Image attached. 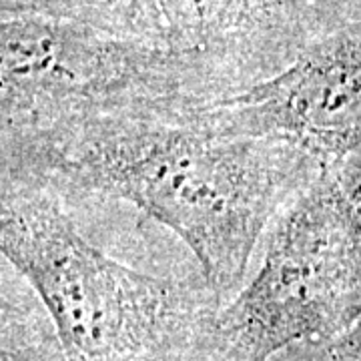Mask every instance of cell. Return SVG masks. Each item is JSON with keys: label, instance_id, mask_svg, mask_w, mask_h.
<instances>
[{"label": "cell", "instance_id": "7", "mask_svg": "<svg viewBox=\"0 0 361 361\" xmlns=\"http://www.w3.org/2000/svg\"><path fill=\"white\" fill-rule=\"evenodd\" d=\"M271 361H361V327L343 331L341 336L319 341L301 343L285 349Z\"/></svg>", "mask_w": 361, "mask_h": 361}, {"label": "cell", "instance_id": "1", "mask_svg": "<svg viewBox=\"0 0 361 361\" xmlns=\"http://www.w3.org/2000/svg\"><path fill=\"white\" fill-rule=\"evenodd\" d=\"M327 167L285 137L219 129L199 106L85 130L2 167V179L101 193L141 209L193 251L223 307L243 289L273 221Z\"/></svg>", "mask_w": 361, "mask_h": 361}, {"label": "cell", "instance_id": "4", "mask_svg": "<svg viewBox=\"0 0 361 361\" xmlns=\"http://www.w3.org/2000/svg\"><path fill=\"white\" fill-rule=\"evenodd\" d=\"M209 103L159 56L40 20L4 23L2 165L94 127Z\"/></svg>", "mask_w": 361, "mask_h": 361}, {"label": "cell", "instance_id": "5", "mask_svg": "<svg viewBox=\"0 0 361 361\" xmlns=\"http://www.w3.org/2000/svg\"><path fill=\"white\" fill-rule=\"evenodd\" d=\"M205 118L241 135H277L325 165L361 149V20L310 47L283 73L207 104Z\"/></svg>", "mask_w": 361, "mask_h": 361}, {"label": "cell", "instance_id": "6", "mask_svg": "<svg viewBox=\"0 0 361 361\" xmlns=\"http://www.w3.org/2000/svg\"><path fill=\"white\" fill-rule=\"evenodd\" d=\"M13 269V267H11ZM2 360L66 361L51 319L39 313L32 295L18 293V283L2 269Z\"/></svg>", "mask_w": 361, "mask_h": 361}, {"label": "cell", "instance_id": "3", "mask_svg": "<svg viewBox=\"0 0 361 361\" xmlns=\"http://www.w3.org/2000/svg\"><path fill=\"white\" fill-rule=\"evenodd\" d=\"M360 235L327 167L277 215L253 279L177 361H271L341 336L361 307Z\"/></svg>", "mask_w": 361, "mask_h": 361}, {"label": "cell", "instance_id": "2", "mask_svg": "<svg viewBox=\"0 0 361 361\" xmlns=\"http://www.w3.org/2000/svg\"><path fill=\"white\" fill-rule=\"evenodd\" d=\"M0 247L39 297L66 361H177L221 310L211 291L109 257L44 185L2 179Z\"/></svg>", "mask_w": 361, "mask_h": 361}]
</instances>
